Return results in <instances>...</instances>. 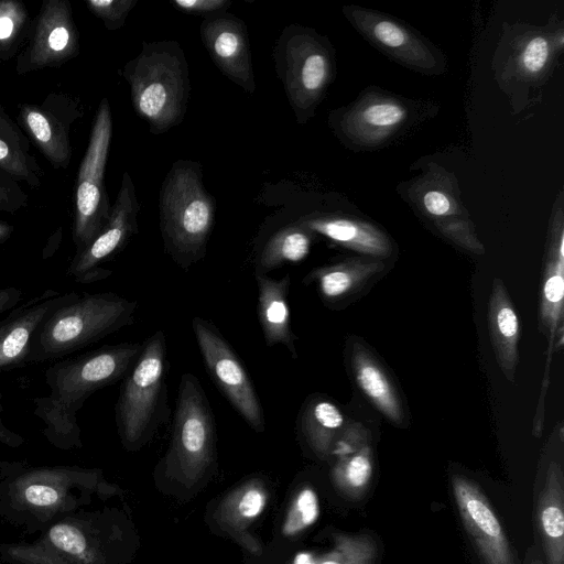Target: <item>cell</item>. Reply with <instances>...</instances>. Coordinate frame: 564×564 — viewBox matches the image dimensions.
<instances>
[{"label": "cell", "instance_id": "44dd1931", "mask_svg": "<svg viewBox=\"0 0 564 564\" xmlns=\"http://www.w3.org/2000/svg\"><path fill=\"white\" fill-rule=\"evenodd\" d=\"M78 295L47 289L8 312L0 319V371L26 365L39 326L53 311Z\"/></svg>", "mask_w": 564, "mask_h": 564}, {"label": "cell", "instance_id": "836d02e7", "mask_svg": "<svg viewBox=\"0 0 564 564\" xmlns=\"http://www.w3.org/2000/svg\"><path fill=\"white\" fill-rule=\"evenodd\" d=\"M378 546L367 533L338 534L330 551L317 557V564H375Z\"/></svg>", "mask_w": 564, "mask_h": 564}, {"label": "cell", "instance_id": "4fadbf2b", "mask_svg": "<svg viewBox=\"0 0 564 564\" xmlns=\"http://www.w3.org/2000/svg\"><path fill=\"white\" fill-rule=\"evenodd\" d=\"M399 193L421 218L433 223L445 237L474 252L482 249L454 174L431 163L425 173L400 185Z\"/></svg>", "mask_w": 564, "mask_h": 564}, {"label": "cell", "instance_id": "7bdbcfd3", "mask_svg": "<svg viewBox=\"0 0 564 564\" xmlns=\"http://www.w3.org/2000/svg\"><path fill=\"white\" fill-rule=\"evenodd\" d=\"M530 564H544L543 561L540 557L533 558Z\"/></svg>", "mask_w": 564, "mask_h": 564}, {"label": "cell", "instance_id": "d6a6232c", "mask_svg": "<svg viewBox=\"0 0 564 564\" xmlns=\"http://www.w3.org/2000/svg\"><path fill=\"white\" fill-rule=\"evenodd\" d=\"M32 19L19 0H0V62L11 59L23 47Z\"/></svg>", "mask_w": 564, "mask_h": 564}, {"label": "cell", "instance_id": "277c9868", "mask_svg": "<svg viewBox=\"0 0 564 564\" xmlns=\"http://www.w3.org/2000/svg\"><path fill=\"white\" fill-rule=\"evenodd\" d=\"M159 208L165 251L187 270L206 256L215 221V202L204 187L199 163H173L161 186Z\"/></svg>", "mask_w": 564, "mask_h": 564}, {"label": "cell", "instance_id": "f546056e", "mask_svg": "<svg viewBox=\"0 0 564 564\" xmlns=\"http://www.w3.org/2000/svg\"><path fill=\"white\" fill-rule=\"evenodd\" d=\"M313 232L296 220L276 230L256 261V274H265L284 263L299 262L310 252Z\"/></svg>", "mask_w": 564, "mask_h": 564}, {"label": "cell", "instance_id": "ac0fdd59", "mask_svg": "<svg viewBox=\"0 0 564 564\" xmlns=\"http://www.w3.org/2000/svg\"><path fill=\"white\" fill-rule=\"evenodd\" d=\"M83 115L78 98L54 91L39 104H21L18 124L54 169H67L73 156L72 127Z\"/></svg>", "mask_w": 564, "mask_h": 564}, {"label": "cell", "instance_id": "30bf717a", "mask_svg": "<svg viewBox=\"0 0 564 564\" xmlns=\"http://www.w3.org/2000/svg\"><path fill=\"white\" fill-rule=\"evenodd\" d=\"M215 421L200 382L193 373L180 381L165 470L186 487L197 484L215 454Z\"/></svg>", "mask_w": 564, "mask_h": 564}, {"label": "cell", "instance_id": "5b68a950", "mask_svg": "<svg viewBox=\"0 0 564 564\" xmlns=\"http://www.w3.org/2000/svg\"><path fill=\"white\" fill-rule=\"evenodd\" d=\"M138 303L118 294L84 293L39 326L28 364L58 360L133 323Z\"/></svg>", "mask_w": 564, "mask_h": 564}, {"label": "cell", "instance_id": "ffe728a7", "mask_svg": "<svg viewBox=\"0 0 564 564\" xmlns=\"http://www.w3.org/2000/svg\"><path fill=\"white\" fill-rule=\"evenodd\" d=\"M199 33L219 70L243 90L253 94L256 82L245 22L226 11L219 12L203 20Z\"/></svg>", "mask_w": 564, "mask_h": 564}, {"label": "cell", "instance_id": "ab89813d", "mask_svg": "<svg viewBox=\"0 0 564 564\" xmlns=\"http://www.w3.org/2000/svg\"><path fill=\"white\" fill-rule=\"evenodd\" d=\"M23 293L15 286L0 288V319L20 304Z\"/></svg>", "mask_w": 564, "mask_h": 564}, {"label": "cell", "instance_id": "9a60e30c", "mask_svg": "<svg viewBox=\"0 0 564 564\" xmlns=\"http://www.w3.org/2000/svg\"><path fill=\"white\" fill-rule=\"evenodd\" d=\"M192 327L205 367L215 384L248 425L262 432L265 425L263 409L238 356L208 321L196 316Z\"/></svg>", "mask_w": 564, "mask_h": 564}, {"label": "cell", "instance_id": "484cf974", "mask_svg": "<svg viewBox=\"0 0 564 564\" xmlns=\"http://www.w3.org/2000/svg\"><path fill=\"white\" fill-rule=\"evenodd\" d=\"M0 171L31 188H39L43 171L31 153L30 141L0 102Z\"/></svg>", "mask_w": 564, "mask_h": 564}, {"label": "cell", "instance_id": "3957f363", "mask_svg": "<svg viewBox=\"0 0 564 564\" xmlns=\"http://www.w3.org/2000/svg\"><path fill=\"white\" fill-rule=\"evenodd\" d=\"M121 74L129 84L133 109L151 133H164L183 121L191 83L188 64L177 42H144Z\"/></svg>", "mask_w": 564, "mask_h": 564}, {"label": "cell", "instance_id": "60d3db41", "mask_svg": "<svg viewBox=\"0 0 564 564\" xmlns=\"http://www.w3.org/2000/svg\"><path fill=\"white\" fill-rule=\"evenodd\" d=\"M2 411H3V406L1 403V395H0V443H2L6 446H9V447L17 448L24 443V438L20 434L10 430L3 423Z\"/></svg>", "mask_w": 564, "mask_h": 564}, {"label": "cell", "instance_id": "cb8c5ba5", "mask_svg": "<svg viewBox=\"0 0 564 564\" xmlns=\"http://www.w3.org/2000/svg\"><path fill=\"white\" fill-rule=\"evenodd\" d=\"M536 522L546 564H564V476L558 463L552 462L541 490Z\"/></svg>", "mask_w": 564, "mask_h": 564}, {"label": "cell", "instance_id": "4dcf8cb0", "mask_svg": "<svg viewBox=\"0 0 564 564\" xmlns=\"http://www.w3.org/2000/svg\"><path fill=\"white\" fill-rule=\"evenodd\" d=\"M351 367L359 388L391 421L400 423L402 410L395 391L379 365L364 350L355 347Z\"/></svg>", "mask_w": 564, "mask_h": 564}, {"label": "cell", "instance_id": "83f0119b", "mask_svg": "<svg viewBox=\"0 0 564 564\" xmlns=\"http://www.w3.org/2000/svg\"><path fill=\"white\" fill-rule=\"evenodd\" d=\"M268 498L264 482L258 478L250 479L220 502L215 512L216 521L223 530L239 538L261 516Z\"/></svg>", "mask_w": 564, "mask_h": 564}, {"label": "cell", "instance_id": "52a82bcc", "mask_svg": "<svg viewBox=\"0 0 564 564\" xmlns=\"http://www.w3.org/2000/svg\"><path fill=\"white\" fill-rule=\"evenodd\" d=\"M273 58L295 120L305 124L335 79L334 46L314 29L290 24L275 42Z\"/></svg>", "mask_w": 564, "mask_h": 564}, {"label": "cell", "instance_id": "ba28073f", "mask_svg": "<svg viewBox=\"0 0 564 564\" xmlns=\"http://www.w3.org/2000/svg\"><path fill=\"white\" fill-rule=\"evenodd\" d=\"M431 104L367 88L352 102L334 109L328 126L336 138L352 151H375L388 147L432 116Z\"/></svg>", "mask_w": 564, "mask_h": 564}, {"label": "cell", "instance_id": "d4e9b609", "mask_svg": "<svg viewBox=\"0 0 564 564\" xmlns=\"http://www.w3.org/2000/svg\"><path fill=\"white\" fill-rule=\"evenodd\" d=\"M551 227L547 263L542 291V322L553 339L557 325L562 321L564 296V224L563 196L558 195L554 205Z\"/></svg>", "mask_w": 564, "mask_h": 564}, {"label": "cell", "instance_id": "7c38bea8", "mask_svg": "<svg viewBox=\"0 0 564 564\" xmlns=\"http://www.w3.org/2000/svg\"><path fill=\"white\" fill-rule=\"evenodd\" d=\"M112 139V117L108 99L99 102L87 149L78 169L75 189L73 241L82 251L104 228L111 205L105 186V172Z\"/></svg>", "mask_w": 564, "mask_h": 564}, {"label": "cell", "instance_id": "1f68e13d", "mask_svg": "<svg viewBox=\"0 0 564 564\" xmlns=\"http://www.w3.org/2000/svg\"><path fill=\"white\" fill-rule=\"evenodd\" d=\"M372 471L371 448L366 444L358 451L337 458L332 470V479L340 494L349 499L358 500L365 495Z\"/></svg>", "mask_w": 564, "mask_h": 564}, {"label": "cell", "instance_id": "4316f807", "mask_svg": "<svg viewBox=\"0 0 564 564\" xmlns=\"http://www.w3.org/2000/svg\"><path fill=\"white\" fill-rule=\"evenodd\" d=\"M489 328L497 359L511 380L518 360L519 321L499 281L490 296Z\"/></svg>", "mask_w": 564, "mask_h": 564}, {"label": "cell", "instance_id": "b9f144b4", "mask_svg": "<svg viewBox=\"0 0 564 564\" xmlns=\"http://www.w3.org/2000/svg\"><path fill=\"white\" fill-rule=\"evenodd\" d=\"M13 230L14 227L12 225L0 220V245L11 237Z\"/></svg>", "mask_w": 564, "mask_h": 564}, {"label": "cell", "instance_id": "d6986e66", "mask_svg": "<svg viewBox=\"0 0 564 564\" xmlns=\"http://www.w3.org/2000/svg\"><path fill=\"white\" fill-rule=\"evenodd\" d=\"M452 488L464 528L482 563L516 564L507 535L477 484L460 475H454Z\"/></svg>", "mask_w": 564, "mask_h": 564}, {"label": "cell", "instance_id": "e575fe53", "mask_svg": "<svg viewBox=\"0 0 564 564\" xmlns=\"http://www.w3.org/2000/svg\"><path fill=\"white\" fill-rule=\"evenodd\" d=\"M357 263L345 262L319 268L306 279L317 283L321 294L327 300H336L348 294L359 279Z\"/></svg>", "mask_w": 564, "mask_h": 564}, {"label": "cell", "instance_id": "d590c367", "mask_svg": "<svg viewBox=\"0 0 564 564\" xmlns=\"http://www.w3.org/2000/svg\"><path fill=\"white\" fill-rule=\"evenodd\" d=\"M319 517V501L311 486L302 487L292 500L282 524V534L293 538L313 525Z\"/></svg>", "mask_w": 564, "mask_h": 564}, {"label": "cell", "instance_id": "8992f818", "mask_svg": "<svg viewBox=\"0 0 564 564\" xmlns=\"http://www.w3.org/2000/svg\"><path fill=\"white\" fill-rule=\"evenodd\" d=\"M116 525L100 511L79 509L52 523L32 541L0 544L7 564H111Z\"/></svg>", "mask_w": 564, "mask_h": 564}, {"label": "cell", "instance_id": "6da1fadb", "mask_svg": "<svg viewBox=\"0 0 564 564\" xmlns=\"http://www.w3.org/2000/svg\"><path fill=\"white\" fill-rule=\"evenodd\" d=\"M116 491L97 468L0 462V517L26 533L41 532L94 497Z\"/></svg>", "mask_w": 564, "mask_h": 564}, {"label": "cell", "instance_id": "603a6c76", "mask_svg": "<svg viewBox=\"0 0 564 564\" xmlns=\"http://www.w3.org/2000/svg\"><path fill=\"white\" fill-rule=\"evenodd\" d=\"M258 283V317L268 347L281 344L293 358L297 357L295 335L290 325L288 294L291 278L288 273L280 280L256 274Z\"/></svg>", "mask_w": 564, "mask_h": 564}, {"label": "cell", "instance_id": "2e32d148", "mask_svg": "<svg viewBox=\"0 0 564 564\" xmlns=\"http://www.w3.org/2000/svg\"><path fill=\"white\" fill-rule=\"evenodd\" d=\"M79 46L70 1L44 0L17 55L15 72L25 75L44 68H58L79 54Z\"/></svg>", "mask_w": 564, "mask_h": 564}, {"label": "cell", "instance_id": "e0dca14e", "mask_svg": "<svg viewBox=\"0 0 564 564\" xmlns=\"http://www.w3.org/2000/svg\"><path fill=\"white\" fill-rule=\"evenodd\" d=\"M140 205L129 172H124L109 218L99 234L79 252H76L68 274L79 283L105 280L111 271L101 263L120 251L138 230Z\"/></svg>", "mask_w": 564, "mask_h": 564}, {"label": "cell", "instance_id": "7a4b0ae2", "mask_svg": "<svg viewBox=\"0 0 564 564\" xmlns=\"http://www.w3.org/2000/svg\"><path fill=\"white\" fill-rule=\"evenodd\" d=\"M142 347L139 343L107 345L50 365L45 370L48 394L33 399V404L51 445L63 451L83 446L77 413L93 393L126 377Z\"/></svg>", "mask_w": 564, "mask_h": 564}, {"label": "cell", "instance_id": "8d00e7d4", "mask_svg": "<svg viewBox=\"0 0 564 564\" xmlns=\"http://www.w3.org/2000/svg\"><path fill=\"white\" fill-rule=\"evenodd\" d=\"M87 9L109 31H116L123 26L126 20L137 4L138 0H85Z\"/></svg>", "mask_w": 564, "mask_h": 564}, {"label": "cell", "instance_id": "5bb4252c", "mask_svg": "<svg viewBox=\"0 0 564 564\" xmlns=\"http://www.w3.org/2000/svg\"><path fill=\"white\" fill-rule=\"evenodd\" d=\"M341 11L364 39L403 67L430 76L446 70L444 54L399 19L357 6H344Z\"/></svg>", "mask_w": 564, "mask_h": 564}, {"label": "cell", "instance_id": "7402d4cb", "mask_svg": "<svg viewBox=\"0 0 564 564\" xmlns=\"http://www.w3.org/2000/svg\"><path fill=\"white\" fill-rule=\"evenodd\" d=\"M296 221L313 234L372 257L387 258L393 252L390 237L370 220L345 213H311Z\"/></svg>", "mask_w": 564, "mask_h": 564}, {"label": "cell", "instance_id": "f1b7e54d", "mask_svg": "<svg viewBox=\"0 0 564 564\" xmlns=\"http://www.w3.org/2000/svg\"><path fill=\"white\" fill-rule=\"evenodd\" d=\"M344 422V414L335 403L313 399L301 411L299 430L312 452L319 458H326L343 431Z\"/></svg>", "mask_w": 564, "mask_h": 564}, {"label": "cell", "instance_id": "f35d334b", "mask_svg": "<svg viewBox=\"0 0 564 564\" xmlns=\"http://www.w3.org/2000/svg\"><path fill=\"white\" fill-rule=\"evenodd\" d=\"M177 10L191 14L212 15L225 12L231 4L229 0H174L171 1Z\"/></svg>", "mask_w": 564, "mask_h": 564}, {"label": "cell", "instance_id": "8fae6325", "mask_svg": "<svg viewBox=\"0 0 564 564\" xmlns=\"http://www.w3.org/2000/svg\"><path fill=\"white\" fill-rule=\"evenodd\" d=\"M564 47L562 26L549 30L512 25L501 36L492 58L495 78L509 96L543 85Z\"/></svg>", "mask_w": 564, "mask_h": 564}, {"label": "cell", "instance_id": "9c48e42d", "mask_svg": "<svg viewBox=\"0 0 564 564\" xmlns=\"http://www.w3.org/2000/svg\"><path fill=\"white\" fill-rule=\"evenodd\" d=\"M166 338L158 330L123 378L116 405L118 434L128 449L140 447L166 420Z\"/></svg>", "mask_w": 564, "mask_h": 564}, {"label": "cell", "instance_id": "74e56055", "mask_svg": "<svg viewBox=\"0 0 564 564\" xmlns=\"http://www.w3.org/2000/svg\"><path fill=\"white\" fill-rule=\"evenodd\" d=\"M29 196L14 181L0 171V212L14 214L28 206Z\"/></svg>", "mask_w": 564, "mask_h": 564}]
</instances>
